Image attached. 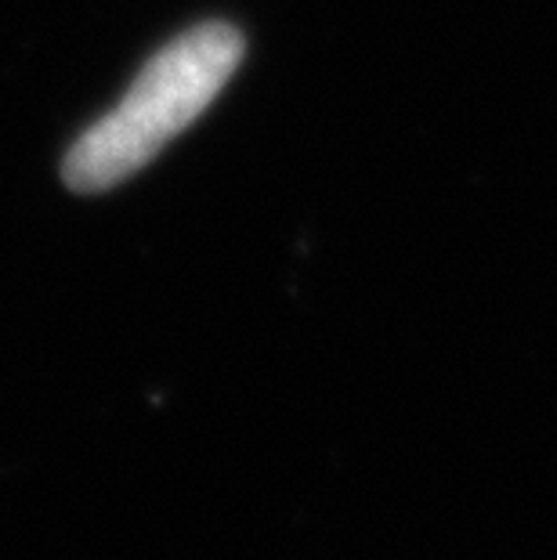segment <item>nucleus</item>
I'll return each instance as SVG.
<instances>
[{"instance_id": "obj_1", "label": "nucleus", "mask_w": 557, "mask_h": 560, "mask_svg": "<svg viewBox=\"0 0 557 560\" xmlns=\"http://www.w3.org/2000/svg\"><path fill=\"white\" fill-rule=\"evenodd\" d=\"M243 62V33L199 22L141 66L130 91L66 152L62 177L73 192H105L141 171L156 152L210 109Z\"/></svg>"}]
</instances>
